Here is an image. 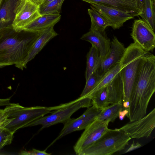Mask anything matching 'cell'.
Returning a JSON list of instances; mask_svg holds the SVG:
<instances>
[{"label":"cell","mask_w":155,"mask_h":155,"mask_svg":"<svg viewBox=\"0 0 155 155\" xmlns=\"http://www.w3.org/2000/svg\"><path fill=\"white\" fill-rule=\"evenodd\" d=\"M40 31H17L11 25L0 28V63L26 68L25 62Z\"/></svg>","instance_id":"6da1fadb"},{"label":"cell","mask_w":155,"mask_h":155,"mask_svg":"<svg viewBox=\"0 0 155 155\" xmlns=\"http://www.w3.org/2000/svg\"><path fill=\"white\" fill-rule=\"evenodd\" d=\"M41 15L38 5L29 0H22L15 10L11 25L16 31H21Z\"/></svg>","instance_id":"ba28073f"},{"label":"cell","mask_w":155,"mask_h":155,"mask_svg":"<svg viewBox=\"0 0 155 155\" xmlns=\"http://www.w3.org/2000/svg\"><path fill=\"white\" fill-rule=\"evenodd\" d=\"M9 65H10L8 64H5V63H0V68H3L4 67H5V66H7Z\"/></svg>","instance_id":"e575fe53"},{"label":"cell","mask_w":155,"mask_h":155,"mask_svg":"<svg viewBox=\"0 0 155 155\" xmlns=\"http://www.w3.org/2000/svg\"><path fill=\"white\" fill-rule=\"evenodd\" d=\"M12 120V118H8L5 108L4 109H0V129L5 127Z\"/></svg>","instance_id":"83f0119b"},{"label":"cell","mask_w":155,"mask_h":155,"mask_svg":"<svg viewBox=\"0 0 155 155\" xmlns=\"http://www.w3.org/2000/svg\"><path fill=\"white\" fill-rule=\"evenodd\" d=\"M108 94L110 104L122 101L124 87L122 77L120 71L108 85Z\"/></svg>","instance_id":"e0dca14e"},{"label":"cell","mask_w":155,"mask_h":155,"mask_svg":"<svg viewBox=\"0 0 155 155\" xmlns=\"http://www.w3.org/2000/svg\"><path fill=\"white\" fill-rule=\"evenodd\" d=\"M36 5L39 6L42 3L44 0H29Z\"/></svg>","instance_id":"d6a6232c"},{"label":"cell","mask_w":155,"mask_h":155,"mask_svg":"<svg viewBox=\"0 0 155 155\" xmlns=\"http://www.w3.org/2000/svg\"><path fill=\"white\" fill-rule=\"evenodd\" d=\"M130 35L134 42L145 51H152L154 49V31L142 19L134 21Z\"/></svg>","instance_id":"9c48e42d"},{"label":"cell","mask_w":155,"mask_h":155,"mask_svg":"<svg viewBox=\"0 0 155 155\" xmlns=\"http://www.w3.org/2000/svg\"><path fill=\"white\" fill-rule=\"evenodd\" d=\"M22 0H2L0 7V25L13 20L15 10Z\"/></svg>","instance_id":"ac0fdd59"},{"label":"cell","mask_w":155,"mask_h":155,"mask_svg":"<svg viewBox=\"0 0 155 155\" xmlns=\"http://www.w3.org/2000/svg\"><path fill=\"white\" fill-rule=\"evenodd\" d=\"M52 26L40 31V34L33 44L25 62V65L33 59L43 48L52 39L58 35Z\"/></svg>","instance_id":"9a60e30c"},{"label":"cell","mask_w":155,"mask_h":155,"mask_svg":"<svg viewBox=\"0 0 155 155\" xmlns=\"http://www.w3.org/2000/svg\"><path fill=\"white\" fill-rule=\"evenodd\" d=\"M90 4L91 8L102 15L107 20L109 26L114 29H119L125 22L134 17L132 14L114 8L97 3Z\"/></svg>","instance_id":"8fae6325"},{"label":"cell","mask_w":155,"mask_h":155,"mask_svg":"<svg viewBox=\"0 0 155 155\" xmlns=\"http://www.w3.org/2000/svg\"><path fill=\"white\" fill-rule=\"evenodd\" d=\"M128 113V109H124L120 111L118 117L119 119L121 120H123L125 116H127Z\"/></svg>","instance_id":"1f68e13d"},{"label":"cell","mask_w":155,"mask_h":155,"mask_svg":"<svg viewBox=\"0 0 155 155\" xmlns=\"http://www.w3.org/2000/svg\"><path fill=\"white\" fill-rule=\"evenodd\" d=\"M87 66L85 73L86 80L97 71L101 63V58L95 47L92 46L87 54Z\"/></svg>","instance_id":"ffe728a7"},{"label":"cell","mask_w":155,"mask_h":155,"mask_svg":"<svg viewBox=\"0 0 155 155\" xmlns=\"http://www.w3.org/2000/svg\"><path fill=\"white\" fill-rule=\"evenodd\" d=\"M143 9L140 16L154 31L155 27V4L152 0H143Z\"/></svg>","instance_id":"603a6c76"},{"label":"cell","mask_w":155,"mask_h":155,"mask_svg":"<svg viewBox=\"0 0 155 155\" xmlns=\"http://www.w3.org/2000/svg\"><path fill=\"white\" fill-rule=\"evenodd\" d=\"M121 67L118 63L107 71L102 76L98 84L86 97H88L94 92L107 85L113 80L115 76L120 71Z\"/></svg>","instance_id":"cb8c5ba5"},{"label":"cell","mask_w":155,"mask_h":155,"mask_svg":"<svg viewBox=\"0 0 155 155\" xmlns=\"http://www.w3.org/2000/svg\"><path fill=\"white\" fill-rule=\"evenodd\" d=\"M124 45L116 37L110 42V49L107 56L101 60L97 69L99 74L102 76L107 71L119 63L126 50Z\"/></svg>","instance_id":"4fadbf2b"},{"label":"cell","mask_w":155,"mask_h":155,"mask_svg":"<svg viewBox=\"0 0 155 155\" xmlns=\"http://www.w3.org/2000/svg\"><path fill=\"white\" fill-rule=\"evenodd\" d=\"M2 0H0V7L2 3Z\"/></svg>","instance_id":"d590c367"},{"label":"cell","mask_w":155,"mask_h":155,"mask_svg":"<svg viewBox=\"0 0 155 155\" xmlns=\"http://www.w3.org/2000/svg\"><path fill=\"white\" fill-rule=\"evenodd\" d=\"M54 0H44L42 2V3L40 5H45L49 2L53 1Z\"/></svg>","instance_id":"836d02e7"},{"label":"cell","mask_w":155,"mask_h":155,"mask_svg":"<svg viewBox=\"0 0 155 155\" xmlns=\"http://www.w3.org/2000/svg\"><path fill=\"white\" fill-rule=\"evenodd\" d=\"M64 0H54L43 5L38 6V11L41 15L50 14H60Z\"/></svg>","instance_id":"d4e9b609"},{"label":"cell","mask_w":155,"mask_h":155,"mask_svg":"<svg viewBox=\"0 0 155 155\" xmlns=\"http://www.w3.org/2000/svg\"><path fill=\"white\" fill-rule=\"evenodd\" d=\"M110 121L95 120L85 129L74 147L76 154L81 155L85 150L91 146L107 131Z\"/></svg>","instance_id":"8992f818"},{"label":"cell","mask_w":155,"mask_h":155,"mask_svg":"<svg viewBox=\"0 0 155 155\" xmlns=\"http://www.w3.org/2000/svg\"><path fill=\"white\" fill-rule=\"evenodd\" d=\"M14 134L5 127L0 129V150L12 143Z\"/></svg>","instance_id":"4316f807"},{"label":"cell","mask_w":155,"mask_h":155,"mask_svg":"<svg viewBox=\"0 0 155 155\" xmlns=\"http://www.w3.org/2000/svg\"><path fill=\"white\" fill-rule=\"evenodd\" d=\"M131 139L118 129H108L100 139L81 155H111L124 149Z\"/></svg>","instance_id":"5b68a950"},{"label":"cell","mask_w":155,"mask_h":155,"mask_svg":"<svg viewBox=\"0 0 155 155\" xmlns=\"http://www.w3.org/2000/svg\"><path fill=\"white\" fill-rule=\"evenodd\" d=\"M10 98L5 99H0V107L2 106H7L10 105Z\"/></svg>","instance_id":"4dcf8cb0"},{"label":"cell","mask_w":155,"mask_h":155,"mask_svg":"<svg viewBox=\"0 0 155 155\" xmlns=\"http://www.w3.org/2000/svg\"><path fill=\"white\" fill-rule=\"evenodd\" d=\"M88 13L90 17L91 26L90 30H95L105 35L106 28L109 26L107 20L94 9H88Z\"/></svg>","instance_id":"7402d4cb"},{"label":"cell","mask_w":155,"mask_h":155,"mask_svg":"<svg viewBox=\"0 0 155 155\" xmlns=\"http://www.w3.org/2000/svg\"><path fill=\"white\" fill-rule=\"evenodd\" d=\"M142 147V145L141 143L137 142L136 143H133L131 144L129 147L126 151L125 153H127L136 149Z\"/></svg>","instance_id":"f546056e"},{"label":"cell","mask_w":155,"mask_h":155,"mask_svg":"<svg viewBox=\"0 0 155 155\" xmlns=\"http://www.w3.org/2000/svg\"><path fill=\"white\" fill-rule=\"evenodd\" d=\"M88 98L91 99L92 106L96 109L102 110L109 106L107 85L97 90Z\"/></svg>","instance_id":"44dd1931"},{"label":"cell","mask_w":155,"mask_h":155,"mask_svg":"<svg viewBox=\"0 0 155 155\" xmlns=\"http://www.w3.org/2000/svg\"><path fill=\"white\" fill-rule=\"evenodd\" d=\"M82 40L90 42L98 51L101 60L108 55L110 49V42L105 35L98 31L90 30L81 37Z\"/></svg>","instance_id":"5bb4252c"},{"label":"cell","mask_w":155,"mask_h":155,"mask_svg":"<svg viewBox=\"0 0 155 155\" xmlns=\"http://www.w3.org/2000/svg\"><path fill=\"white\" fill-rule=\"evenodd\" d=\"M123 109L122 101L110 104L101 110L96 119L101 121L108 120L110 122H113L118 117L120 112Z\"/></svg>","instance_id":"d6986e66"},{"label":"cell","mask_w":155,"mask_h":155,"mask_svg":"<svg viewBox=\"0 0 155 155\" xmlns=\"http://www.w3.org/2000/svg\"><path fill=\"white\" fill-rule=\"evenodd\" d=\"M147 52L135 43L126 48L120 63L124 87L122 103L130 102V94L142 58Z\"/></svg>","instance_id":"7a4b0ae2"},{"label":"cell","mask_w":155,"mask_h":155,"mask_svg":"<svg viewBox=\"0 0 155 155\" xmlns=\"http://www.w3.org/2000/svg\"><path fill=\"white\" fill-rule=\"evenodd\" d=\"M102 77L97 70L92 73L86 80L85 86L80 97H86L96 87Z\"/></svg>","instance_id":"484cf974"},{"label":"cell","mask_w":155,"mask_h":155,"mask_svg":"<svg viewBox=\"0 0 155 155\" xmlns=\"http://www.w3.org/2000/svg\"><path fill=\"white\" fill-rule=\"evenodd\" d=\"M153 3L155 4V0H152Z\"/></svg>","instance_id":"8d00e7d4"},{"label":"cell","mask_w":155,"mask_h":155,"mask_svg":"<svg viewBox=\"0 0 155 155\" xmlns=\"http://www.w3.org/2000/svg\"><path fill=\"white\" fill-rule=\"evenodd\" d=\"M60 14H46L41 15L27 25L23 30L39 31L54 25L59 21Z\"/></svg>","instance_id":"2e32d148"},{"label":"cell","mask_w":155,"mask_h":155,"mask_svg":"<svg viewBox=\"0 0 155 155\" xmlns=\"http://www.w3.org/2000/svg\"><path fill=\"white\" fill-rule=\"evenodd\" d=\"M101 110L96 109L93 106L87 108L84 112L77 118H71L64 124V126L58 137L51 143L66 135L76 131L85 129L96 119Z\"/></svg>","instance_id":"30bf717a"},{"label":"cell","mask_w":155,"mask_h":155,"mask_svg":"<svg viewBox=\"0 0 155 155\" xmlns=\"http://www.w3.org/2000/svg\"><path fill=\"white\" fill-rule=\"evenodd\" d=\"M155 127V108L142 118L129 122L118 129L132 138H147Z\"/></svg>","instance_id":"52a82bcc"},{"label":"cell","mask_w":155,"mask_h":155,"mask_svg":"<svg viewBox=\"0 0 155 155\" xmlns=\"http://www.w3.org/2000/svg\"><path fill=\"white\" fill-rule=\"evenodd\" d=\"M90 4L95 3L114 8L133 15L140 16L143 9L142 0H82Z\"/></svg>","instance_id":"7c38bea8"},{"label":"cell","mask_w":155,"mask_h":155,"mask_svg":"<svg viewBox=\"0 0 155 155\" xmlns=\"http://www.w3.org/2000/svg\"><path fill=\"white\" fill-rule=\"evenodd\" d=\"M8 117L13 120L5 128L14 134L18 129L53 111L50 107H24L18 104L11 103L5 107Z\"/></svg>","instance_id":"277c9868"},{"label":"cell","mask_w":155,"mask_h":155,"mask_svg":"<svg viewBox=\"0 0 155 155\" xmlns=\"http://www.w3.org/2000/svg\"><path fill=\"white\" fill-rule=\"evenodd\" d=\"M21 155H50L51 153H48L46 152L45 150L43 151L40 150L33 149L30 150H24L21 151L19 153Z\"/></svg>","instance_id":"f1b7e54d"},{"label":"cell","mask_w":155,"mask_h":155,"mask_svg":"<svg viewBox=\"0 0 155 155\" xmlns=\"http://www.w3.org/2000/svg\"><path fill=\"white\" fill-rule=\"evenodd\" d=\"M92 106L91 99L89 98L78 99L57 106L50 107L53 111L51 114L43 116L28 124L27 127L42 125L39 131L52 125L59 123L64 124L70 119L71 115L81 108H88Z\"/></svg>","instance_id":"3957f363"}]
</instances>
